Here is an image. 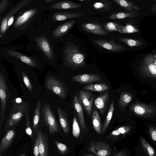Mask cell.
<instances>
[{
  "mask_svg": "<svg viewBox=\"0 0 156 156\" xmlns=\"http://www.w3.org/2000/svg\"><path fill=\"white\" fill-rule=\"evenodd\" d=\"M12 102V105L5 125V131L15 126L24 116L29 112L30 105L27 101L17 98H14Z\"/></svg>",
  "mask_w": 156,
  "mask_h": 156,
  "instance_id": "obj_1",
  "label": "cell"
},
{
  "mask_svg": "<svg viewBox=\"0 0 156 156\" xmlns=\"http://www.w3.org/2000/svg\"><path fill=\"white\" fill-rule=\"evenodd\" d=\"M64 59L66 65L74 69L85 67V56L79 47L72 43L67 44L65 48Z\"/></svg>",
  "mask_w": 156,
  "mask_h": 156,
  "instance_id": "obj_2",
  "label": "cell"
},
{
  "mask_svg": "<svg viewBox=\"0 0 156 156\" xmlns=\"http://www.w3.org/2000/svg\"><path fill=\"white\" fill-rule=\"evenodd\" d=\"M41 120L47 126L51 135H55L60 131V127L50 105L44 102L42 103Z\"/></svg>",
  "mask_w": 156,
  "mask_h": 156,
  "instance_id": "obj_3",
  "label": "cell"
},
{
  "mask_svg": "<svg viewBox=\"0 0 156 156\" xmlns=\"http://www.w3.org/2000/svg\"><path fill=\"white\" fill-rule=\"evenodd\" d=\"M45 85L47 90L51 91L62 99L66 98L68 90L65 84L59 79L54 76L48 75L45 80Z\"/></svg>",
  "mask_w": 156,
  "mask_h": 156,
  "instance_id": "obj_4",
  "label": "cell"
},
{
  "mask_svg": "<svg viewBox=\"0 0 156 156\" xmlns=\"http://www.w3.org/2000/svg\"><path fill=\"white\" fill-rule=\"evenodd\" d=\"M10 97V94L8 90L4 76L0 73V98L1 106L0 110V131H1L2 125L4 121L5 116L6 106L8 100Z\"/></svg>",
  "mask_w": 156,
  "mask_h": 156,
  "instance_id": "obj_5",
  "label": "cell"
},
{
  "mask_svg": "<svg viewBox=\"0 0 156 156\" xmlns=\"http://www.w3.org/2000/svg\"><path fill=\"white\" fill-rule=\"evenodd\" d=\"M88 150L96 156H111L110 146L102 141H92L87 147Z\"/></svg>",
  "mask_w": 156,
  "mask_h": 156,
  "instance_id": "obj_6",
  "label": "cell"
},
{
  "mask_svg": "<svg viewBox=\"0 0 156 156\" xmlns=\"http://www.w3.org/2000/svg\"><path fill=\"white\" fill-rule=\"evenodd\" d=\"M77 96L88 116L90 117L92 105L95 98L94 95L89 90H84L79 91Z\"/></svg>",
  "mask_w": 156,
  "mask_h": 156,
  "instance_id": "obj_7",
  "label": "cell"
},
{
  "mask_svg": "<svg viewBox=\"0 0 156 156\" xmlns=\"http://www.w3.org/2000/svg\"><path fill=\"white\" fill-rule=\"evenodd\" d=\"M31 1V0H24L21 1L16 4L12 9L8 12L6 15L3 18L2 21L1 22L0 30V37H1L5 34L7 30L8 21L9 18L27 5Z\"/></svg>",
  "mask_w": 156,
  "mask_h": 156,
  "instance_id": "obj_8",
  "label": "cell"
},
{
  "mask_svg": "<svg viewBox=\"0 0 156 156\" xmlns=\"http://www.w3.org/2000/svg\"><path fill=\"white\" fill-rule=\"evenodd\" d=\"M35 42L38 48L49 59L53 60L54 58L53 48L48 38L42 35L36 37Z\"/></svg>",
  "mask_w": 156,
  "mask_h": 156,
  "instance_id": "obj_9",
  "label": "cell"
},
{
  "mask_svg": "<svg viewBox=\"0 0 156 156\" xmlns=\"http://www.w3.org/2000/svg\"><path fill=\"white\" fill-rule=\"evenodd\" d=\"M73 105L77 112L82 133L83 135L87 134L88 131V127L86 125L83 105L76 94L73 96Z\"/></svg>",
  "mask_w": 156,
  "mask_h": 156,
  "instance_id": "obj_10",
  "label": "cell"
},
{
  "mask_svg": "<svg viewBox=\"0 0 156 156\" xmlns=\"http://www.w3.org/2000/svg\"><path fill=\"white\" fill-rule=\"evenodd\" d=\"M102 79L101 76L96 74H84L73 76L72 80L80 84H86L100 81Z\"/></svg>",
  "mask_w": 156,
  "mask_h": 156,
  "instance_id": "obj_11",
  "label": "cell"
},
{
  "mask_svg": "<svg viewBox=\"0 0 156 156\" xmlns=\"http://www.w3.org/2000/svg\"><path fill=\"white\" fill-rule=\"evenodd\" d=\"M109 100V93L106 91L101 93L94 101L95 107L99 111L102 116L104 114Z\"/></svg>",
  "mask_w": 156,
  "mask_h": 156,
  "instance_id": "obj_12",
  "label": "cell"
},
{
  "mask_svg": "<svg viewBox=\"0 0 156 156\" xmlns=\"http://www.w3.org/2000/svg\"><path fill=\"white\" fill-rule=\"evenodd\" d=\"M93 41L99 47L111 51H122L125 49L123 46L116 43L115 41L112 39L109 41L102 39H96L94 40Z\"/></svg>",
  "mask_w": 156,
  "mask_h": 156,
  "instance_id": "obj_13",
  "label": "cell"
},
{
  "mask_svg": "<svg viewBox=\"0 0 156 156\" xmlns=\"http://www.w3.org/2000/svg\"><path fill=\"white\" fill-rule=\"evenodd\" d=\"M142 69L147 75L156 78V66L153 62L152 54H149L145 56Z\"/></svg>",
  "mask_w": 156,
  "mask_h": 156,
  "instance_id": "obj_14",
  "label": "cell"
},
{
  "mask_svg": "<svg viewBox=\"0 0 156 156\" xmlns=\"http://www.w3.org/2000/svg\"><path fill=\"white\" fill-rule=\"evenodd\" d=\"M37 10V9L34 8L25 12L16 19L13 25V28H20L27 23L34 16Z\"/></svg>",
  "mask_w": 156,
  "mask_h": 156,
  "instance_id": "obj_15",
  "label": "cell"
},
{
  "mask_svg": "<svg viewBox=\"0 0 156 156\" xmlns=\"http://www.w3.org/2000/svg\"><path fill=\"white\" fill-rule=\"evenodd\" d=\"M84 15L82 12H56L53 15L52 21H63L68 19L79 17Z\"/></svg>",
  "mask_w": 156,
  "mask_h": 156,
  "instance_id": "obj_16",
  "label": "cell"
},
{
  "mask_svg": "<svg viewBox=\"0 0 156 156\" xmlns=\"http://www.w3.org/2000/svg\"><path fill=\"white\" fill-rule=\"evenodd\" d=\"M4 137L2 139L0 144V154H3L11 144L15 135L14 129H8L5 131Z\"/></svg>",
  "mask_w": 156,
  "mask_h": 156,
  "instance_id": "obj_17",
  "label": "cell"
},
{
  "mask_svg": "<svg viewBox=\"0 0 156 156\" xmlns=\"http://www.w3.org/2000/svg\"><path fill=\"white\" fill-rule=\"evenodd\" d=\"M57 112L61 127L65 134L68 135L70 131V126L67 112L60 106L58 107Z\"/></svg>",
  "mask_w": 156,
  "mask_h": 156,
  "instance_id": "obj_18",
  "label": "cell"
},
{
  "mask_svg": "<svg viewBox=\"0 0 156 156\" xmlns=\"http://www.w3.org/2000/svg\"><path fill=\"white\" fill-rule=\"evenodd\" d=\"M37 136L39 140V151L40 156H48V141L47 133L44 134L40 130L37 132Z\"/></svg>",
  "mask_w": 156,
  "mask_h": 156,
  "instance_id": "obj_19",
  "label": "cell"
},
{
  "mask_svg": "<svg viewBox=\"0 0 156 156\" xmlns=\"http://www.w3.org/2000/svg\"><path fill=\"white\" fill-rule=\"evenodd\" d=\"M6 51L10 56L16 58L30 66L35 67L37 66L36 61L31 57L24 55L13 50H7Z\"/></svg>",
  "mask_w": 156,
  "mask_h": 156,
  "instance_id": "obj_20",
  "label": "cell"
},
{
  "mask_svg": "<svg viewBox=\"0 0 156 156\" xmlns=\"http://www.w3.org/2000/svg\"><path fill=\"white\" fill-rule=\"evenodd\" d=\"M82 28L85 31L99 35H107L108 33L100 25L90 23H85L81 25Z\"/></svg>",
  "mask_w": 156,
  "mask_h": 156,
  "instance_id": "obj_21",
  "label": "cell"
},
{
  "mask_svg": "<svg viewBox=\"0 0 156 156\" xmlns=\"http://www.w3.org/2000/svg\"><path fill=\"white\" fill-rule=\"evenodd\" d=\"M75 22L74 20L69 21L58 26L52 32L53 37L58 38L64 36L72 27Z\"/></svg>",
  "mask_w": 156,
  "mask_h": 156,
  "instance_id": "obj_22",
  "label": "cell"
},
{
  "mask_svg": "<svg viewBox=\"0 0 156 156\" xmlns=\"http://www.w3.org/2000/svg\"><path fill=\"white\" fill-rule=\"evenodd\" d=\"M42 103L41 100L38 101L36 108L33 112L32 122V128L35 132L38 131V127L41 119Z\"/></svg>",
  "mask_w": 156,
  "mask_h": 156,
  "instance_id": "obj_23",
  "label": "cell"
},
{
  "mask_svg": "<svg viewBox=\"0 0 156 156\" xmlns=\"http://www.w3.org/2000/svg\"><path fill=\"white\" fill-rule=\"evenodd\" d=\"M82 5L71 1H62L51 5V8L56 9H68L81 7Z\"/></svg>",
  "mask_w": 156,
  "mask_h": 156,
  "instance_id": "obj_24",
  "label": "cell"
},
{
  "mask_svg": "<svg viewBox=\"0 0 156 156\" xmlns=\"http://www.w3.org/2000/svg\"><path fill=\"white\" fill-rule=\"evenodd\" d=\"M82 88L84 90L102 93L108 90L109 88V87L105 83H91L84 86Z\"/></svg>",
  "mask_w": 156,
  "mask_h": 156,
  "instance_id": "obj_25",
  "label": "cell"
},
{
  "mask_svg": "<svg viewBox=\"0 0 156 156\" xmlns=\"http://www.w3.org/2000/svg\"><path fill=\"white\" fill-rule=\"evenodd\" d=\"M114 99H112L110 105L107 115L102 126L101 134H103L106 131L108 127L113 114L115 109Z\"/></svg>",
  "mask_w": 156,
  "mask_h": 156,
  "instance_id": "obj_26",
  "label": "cell"
},
{
  "mask_svg": "<svg viewBox=\"0 0 156 156\" xmlns=\"http://www.w3.org/2000/svg\"><path fill=\"white\" fill-rule=\"evenodd\" d=\"M132 99V95L126 92L121 93L118 101L119 109L123 111L126 106L131 101Z\"/></svg>",
  "mask_w": 156,
  "mask_h": 156,
  "instance_id": "obj_27",
  "label": "cell"
},
{
  "mask_svg": "<svg viewBox=\"0 0 156 156\" xmlns=\"http://www.w3.org/2000/svg\"><path fill=\"white\" fill-rule=\"evenodd\" d=\"M113 1L126 10L132 12L140 9L139 6L129 1L125 0H114Z\"/></svg>",
  "mask_w": 156,
  "mask_h": 156,
  "instance_id": "obj_28",
  "label": "cell"
},
{
  "mask_svg": "<svg viewBox=\"0 0 156 156\" xmlns=\"http://www.w3.org/2000/svg\"><path fill=\"white\" fill-rule=\"evenodd\" d=\"M92 124L94 128L98 134H101L102 125L99 114L98 112L94 110L92 115Z\"/></svg>",
  "mask_w": 156,
  "mask_h": 156,
  "instance_id": "obj_29",
  "label": "cell"
},
{
  "mask_svg": "<svg viewBox=\"0 0 156 156\" xmlns=\"http://www.w3.org/2000/svg\"><path fill=\"white\" fill-rule=\"evenodd\" d=\"M112 3L108 0H101L97 2L93 5L94 8L99 11H106L112 9Z\"/></svg>",
  "mask_w": 156,
  "mask_h": 156,
  "instance_id": "obj_30",
  "label": "cell"
},
{
  "mask_svg": "<svg viewBox=\"0 0 156 156\" xmlns=\"http://www.w3.org/2000/svg\"><path fill=\"white\" fill-rule=\"evenodd\" d=\"M134 14L132 12H120L112 13L108 17L111 20L122 19L126 18L133 17Z\"/></svg>",
  "mask_w": 156,
  "mask_h": 156,
  "instance_id": "obj_31",
  "label": "cell"
},
{
  "mask_svg": "<svg viewBox=\"0 0 156 156\" xmlns=\"http://www.w3.org/2000/svg\"><path fill=\"white\" fill-rule=\"evenodd\" d=\"M130 126H124L119 127L112 131L109 134V137H116L120 135L124 134L129 132L131 129Z\"/></svg>",
  "mask_w": 156,
  "mask_h": 156,
  "instance_id": "obj_32",
  "label": "cell"
},
{
  "mask_svg": "<svg viewBox=\"0 0 156 156\" xmlns=\"http://www.w3.org/2000/svg\"><path fill=\"white\" fill-rule=\"evenodd\" d=\"M119 40L126 43L130 47H137L141 46L143 44L141 41L136 39L124 37H119Z\"/></svg>",
  "mask_w": 156,
  "mask_h": 156,
  "instance_id": "obj_33",
  "label": "cell"
},
{
  "mask_svg": "<svg viewBox=\"0 0 156 156\" xmlns=\"http://www.w3.org/2000/svg\"><path fill=\"white\" fill-rule=\"evenodd\" d=\"M140 140L143 147L149 156H156L155 152L152 147L142 136Z\"/></svg>",
  "mask_w": 156,
  "mask_h": 156,
  "instance_id": "obj_34",
  "label": "cell"
},
{
  "mask_svg": "<svg viewBox=\"0 0 156 156\" xmlns=\"http://www.w3.org/2000/svg\"><path fill=\"white\" fill-rule=\"evenodd\" d=\"M121 30V34H131L135 32H138L139 31L137 29L133 26L126 23V25L124 26L119 23Z\"/></svg>",
  "mask_w": 156,
  "mask_h": 156,
  "instance_id": "obj_35",
  "label": "cell"
},
{
  "mask_svg": "<svg viewBox=\"0 0 156 156\" xmlns=\"http://www.w3.org/2000/svg\"><path fill=\"white\" fill-rule=\"evenodd\" d=\"M104 28L108 31L112 32L116 31L121 33V30L119 23L114 22H108L104 25Z\"/></svg>",
  "mask_w": 156,
  "mask_h": 156,
  "instance_id": "obj_36",
  "label": "cell"
},
{
  "mask_svg": "<svg viewBox=\"0 0 156 156\" xmlns=\"http://www.w3.org/2000/svg\"><path fill=\"white\" fill-rule=\"evenodd\" d=\"M72 133L73 136L77 138L80 133V129L77 119L76 116H74L73 120Z\"/></svg>",
  "mask_w": 156,
  "mask_h": 156,
  "instance_id": "obj_37",
  "label": "cell"
},
{
  "mask_svg": "<svg viewBox=\"0 0 156 156\" xmlns=\"http://www.w3.org/2000/svg\"><path fill=\"white\" fill-rule=\"evenodd\" d=\"M132 108L135 113L139 115H143L149 112L148 108L140 105H134Z\"/></svg>",
  "mask_w": 156,
  "mask_h": 156,
  "instance_id": "obj_38",
  "label": "cell"
},
{
  "mask_svg": "<svg viewBox=\"0 0 156 156\" xmlns=\"http://www.w3.org/2000/svg\"><path fill=\"white\" fill-rule=\"evenodd\" d=\"M21 72L23 80L25 85L29 91L32 92L33 90V87L28 76L23 71L21 70Z\"/></svg>",
  "mask_w": 156,
  "mask_h": 156,
  "instance_id": "obj_39",
  "label": "cell"
},
{
  "mask_svg": "<svg viewBox=\"0 0 156 156\" xmlns=\"http://www.w3.org/2000/svg\"><path fill=\"white\" fill-rule=\"evenodd\" d=\"M55 144L58 149L62 154H65L68 152L69 148L66 144L56 140L55 141Z\"/></svg>",
  "mask_w": 156,
  "mask_h": 156,
  "instance_id": "obj_40",
  "label": "cell"
},
{
  "mask_svg": "<svg viewBox=\"0 0 156 156\" xmlns=\"http://www.w3.org/2000/svg\"><path fill=\"white\" fill-rule=\"evenodd\" d=\"M25 116L26 124L25 132L27 135L32 137V132L30 125L29 112Z\"/></svg>",
  "mask_w": 156,
  "mask_h": 156,
  "instance_id": "obj_41",
  "label": "cell"
},
{
  "mask_svg": "<svg viewBox=\"0 0 156 156\" xmlns=\"http://www.w3.org/2000/svg\"><path fill=\"white\" fill-rule=\"evenodd\" d=\"M9 4L8 0H2L0 3V15H1L6 9Z\"/></svg>",
  "mask_w": 156,
  "mask_h": 156,
  "instance_id": "obj_42",
  "label": "cell"
},
{
  "mask_svg": "<svg viewBox=\"0 0 156 156\" xmlns=\"http://www.w3.org/2000/svg\"><path fill=\"white\" fill-rule=\"evenodd\" d=\"M149 132L151 138L156 142V128L153 126L150 127Z\"/></svg>",
  "mask_w": 156,
  "mask_h": 156,
  "instance_id": "obj_43",
  "label": "cell"
},
{
  "mask_svg": "<svg viewBox=\"0 0 156 156\" xmlns=\"http://www.w3.org/2000/svg\"><path fill=\"white\" fill-rule=\"evenodd\" d=\"M39 144V140L37 136L34 148V156H40Z\"/></svg>",
  "mask_w": 156,
  "mask_h": 156,
  "instance_id": "obj_44",
  "label": "cell"
},
{
  "mask_svg": "<svg viewBox=\"0 0 156 156\" xmlns=\"http://www.w3.org/2000/svg\"><path fill=\"white\" fill-rule=\"evenodd\" d=\"M114 156H127L126 151L124 150H122L116 153Z\"/></svg>",
  "mask_w": 156,
  "mask_h": 156,
  "instance_id": "obj_45",
  "label": "cell"
},
{
  "mask_svg": "<svg viewBox=\"0 0 156 156\" xmlns=\"http://www.w3.org/2000/svg\"><path fill=\"white\" fill-rule=\"evenodd\" d=\"M14 17L12 16L11 17L9 20L8 21L7 26V30H8V28L10 26L14 20Z\"/></svg>",
  "mask_w": 156,
  "mask_h": 156,
  "instance_id": "obj_46",
  "label": "cell"
},
{
  "mask_svg": "<svg viewBox=\"0 0 156 156\" xmlns=\"http://www.w3.org/2000/svg\"><path fill=\"white\" fill-rule=\"evenodd\" d=\"M152 56L153 62L154 65L156 66V54H153Z\"/></svg>",
  "mask_w": 156,
  "mask_h": 156,
  "instance_id": "obj_47",
  "label": "cell"
},
{
  "mask_svg": "<svg viewBox=\"0 0 156 156\" xmlns=\"http://www.w3.org/2000/svg\"><path fill=\"white\" fill-rule=\"evenodd\" d=\"M55 1V0H45L44 1L45 2H52Z\"/></svg>",
  "mask_w": 156,
  "mask_h": 156,
  "instance_id": "obj_48",
  "label": "cell"
},
{
  "mask_svg": "<svg viewBox=\"0 0 156 156\" xmlns=\"http://www.w3.org/2000/svg\"><path fill=\"white\" fill-rule=\"evenodd\" d=\"M84 156H95L93 154L87 153V154H84Z\"/></svg>",
  "mask_w": 156,
  "mask_h": 156,
  "instance_id": "obj_49",
  "label": "cell"
},
{
  "mask_svg": "<svg viewBox=\"0 0 156 156\" xmlns=\"http://www.w3.org/2000/svg\"><path fill=\"white\" fill-rule=\"evenodd\" d=\"M20 156H26V155L25 154H21Z\"/></svg>",
  "mask_w": 156,
  "mask_h": 156,
  "instance_id": "obj_50",
  "label": "cell"
}]
</instances>
